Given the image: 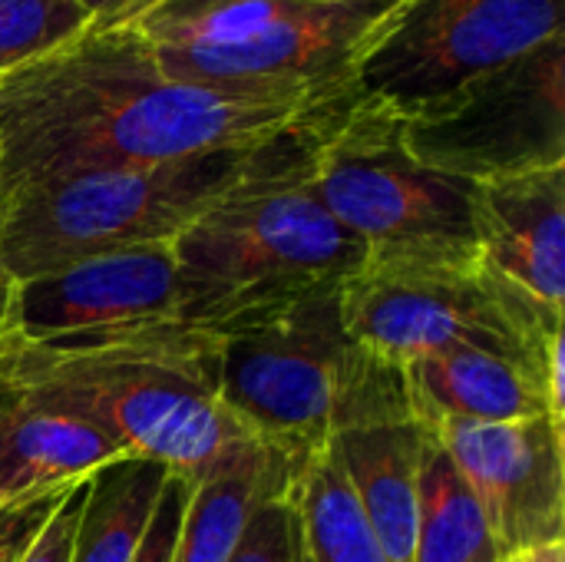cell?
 Masks as SVG:
<instances>
[{
    "label": "cell",
    "mask_w": 565,
    "mask_h": 562,
    "mask_svg": "<svg viewBox=\"0 0 565 562\" xmlns=\"http://www.w3.org/2000/svg\"><path fill=\"white\" fill-rule=\"evenodd\" d=\"M0 381L40 407L83 417L129 457L199 484L258 441L218 397V335L185 321L53 344L13 341Z\"/></svg>",
    "instance_id": "cell-2"
},
{
    "label": "cell",
    "mask_w": 565,
    "mask_h": 562,
    "mask_svg": "<svg viewBox=\"0 0 565 562\" xmlns=\"http://www.w3.org/2000/svg\"><path fill=\"white\" fill-rule=\"evenodd\" d=\"M3 209H7V195H3V182H0V219H3Z\"/></svg>",
    "instance_id": "cell-31"
},
{
    "label": "cell",
    "mask_w": 565,
    "mask_h": 562,
    "mask_svg": "<svg viewBox=\"0 0 565 562\" xmlns=\"http://www.w3.org/2000/svg\"><path fill=\"white\" fill-rule=\"evenodd\" d=\"M189 494H192V484L179 474H172L166 480V490L159 497V507L152 513V523L142 537V547L136 553L132 562H169L172 560V547H175V537H179V523H182V513H185V503H189Z\"/></svg>",
    "instance_id": "cell-24"
},
{
    "label": "cell",
    "mask_w": 565,
    "mask_h": 562,
    "mask_svg": "<svg viewBox=\"0 0 565 562\" xmlns=\"http://www.w3.org/2000/svg\"><path fill=\"white\" fill-rule=\"evenodd\" d=\"M10 291H13V282L7 275H0V354L17 341L13 318H10Z\"/></svg>",
    "instance_id": "cell-26"
},
{
    "label": "cell",
    "mask_w": 565,
    "mask_h": 562,
    "mask_svg": "<svg viewBox=\"0 0 565 562\" xmlns=\"http://www.w3.org/2000/svg\"><path fill=\"white\" fill-rule=\"evenodd\" d=\"M414 562H510L467 480L434 434L427 437L417 477Z\"/></svg>",
    "instance_id": "cell-19"
},
{
    "label": "cell",
    "mask_w": 565,
    "mask_h": 562,
    "mask_svg": "<svg viewBox=\"0 0 565 562\" xmlns=\"http://www.w3.org/2000/svg\"><path fill=\"white\" fill-rule=\"evenodd\" d=\"M298 562H305V556H301V553H298Z\"/></svg>",
    "instance_id": "cell-32"
},
{
    "label": "cell",
    "mask_w": 565,
    "mask_h": 562,
    "mask_svg": "<svg viewBox=\"0 0 565 562\" xmlns=\"http://www.w3.org/2000/svg\"><path fill=\"white\" fill-rule=\"evenodd\" d=\"M70 487L33 497V500H23V503H13V507H0V553L10 550V547L30 543L40 533V527L46 523V517L53 513V507L66 497Z\"/></svg>",
    "instance_id": "cell-25"
},
{
    "label": "cell",
    "mask_w": 565,
    "mask_h": 562,
    "mask_svg": "<svg viewBox=\"0 0 565 562\" xmlns=\"http://www.w3.org/2000/svg\"><path fill=\"white\" fill-rule=\"evenodd\" d=\"M411 417L424 427L437 424H513L553 417L565 424L563 351L550 368L480 351L454 348L404 368Z\"/></svg>",
    "instance_id": "cell-13"
},
{
    "label": "cell",
    "mask_w": 565,
    "mask_h": 562,
    "mask_svg": "<svg viewBox=\"0 0 565 562\" xmlns=\"http://www.w3.org/2000/svg\"><path fill=\"white\" fill-rule=\"evenodd\" d=\"M565 33V0H407L364 50L354 89L411 116Z\"/></svg>",
    "instance_id": "cell-9"
},
{
    "label": "cell",
    "mask_w": 565,
    "mask_h": 562,
    "mask_svg": "<svg viewBox=\"0 0 565 562\" xmlns=\"http://www.w3.org/2000/svg\"><path fill=\"white\" fill-rule=\"evenodd\" d=\"M516 562H565L563 543H553V547H540L526 556H516Z\"/></svg>",
    "instance_id": "cell-29"
},
{
    "label": "cell",
    "mask_w": 565,
    "mask_h": 562,
    "mask_svg": "<svg viewBox=\"0 0 565 562\" xmlns=\"http://www.w3.org/2000/svg\"><path fill=\"white\" fill-rule=\"evenodd\" d=\"M401 119L417 162L467 182L565 166V33Z\"/></svg>",
    "instance_id": "cell-8"
},
{
    "label": "cell",
    "mask_w": 565,
    "mask_h": 562,
    "mask_svg": "<svg viewBox=\"0 0 565 562\" xmlns=\"http://www.w3.org/2000/svg\"><path fill=\"white\" fill-rule=\"evenodd\" d=\"M321 99L172 79L136 26H89L0 76L3 195L255 146Z\"/></svg>",
    "instance_id": "cell-1"
},
{
    "label": "cell",
    "mask_w": 565,
    "mask_h": 562,
    "mask_svg": "<svg viewBox=\"0 0 565 562\" xmlns=\"http://www.w3.org/2000/svg\"><path fill=\"white\" fill-rule=\"evenodd\" d=\"M218 397L262 447L298 467L348 431L414 421L404 371L344 328L341 288L218 331Z\"/></svg>",
    "instance_id": "cell-4"
},
{
    "label": "cell",
    "mask_w": 565,
    "mask_h": 562,
    "mask_svg": "<svg viewBox=\"0 0 565 562\" xmlns=\"http://www.w3.org/2000/svg\"><path fill=\"white\" fill-rule=\"evenodd\" d=\"M30 543H33V540H30ZM30 543H20V547H10V550H3V553H0V562H17L20 560V553H23Z\"/></svg>",
    "instance_id": "cell-30"
},
{
    "label": "cell",
    "mask_w": 565,
    "mask_h": 562,
    "mask_svg": "<svg viewBox=\"0 0 565 562\" xmlns=\"http://www.w3.org/2000/svg\"><path fill=\"white\" fill-rule=\"evenodd\" d=\"M563 427L553 417L427 427L467 480L507 560L563 543Z\"/></svg>",
    "instance_id": "cell-11"
},
{
    "label": "cell",
    "mask_w": 565,
    "mask_h": 562,
    "mask_svg": "<svg viewBox=\"0 0 565 562\" xmlns=\"http://www.w3.org/2000/svg\"><path fill=\"white\" fill-rule=\"evenodd\" d=\"M341 321L358 344L397 371L454 348L550 368L565 348V315L497 275L483 255L444 262L367 258L341 285Z\"/></svg>",
    "instance_id": "cell-7"
},
{
    "label": "cell",
    "mask_w": 565,
    "mask_h": 562,
    "mask_svg": "<svg viewBox=\"0 0 565 562\" xmlns=\"http://www.w3.org/2000/svg\"><path fill=\"white\" fill-rule=\"evenodd\" d=\"M129 457L96 424L50 411L0 381V507H13L86 480Z\"/></svg>",
    "instance_id": "cell-15"
},
{
    "label": "cell",
    "mask_w": 565,
    "mask_h": 562,
    "mask_svg": "<svg viewBox=\"0 0 565 562\" xmlns=\"http://www.w3.org/2000/svg\"><path fill=\"white\" fill-rule=\"evenodd\" d=\"M483 262L540 305L565 308V166L477 182Z\"/></svg>",
    "instance_id": "cell-14"
},
{
    "label": "cell",
    "mask_w": 565,
    "mask_h": 562,
    "mask_svg": "<svg viewBox=\"0 0 565 562\" xmlns=\"http://www.w3.org/2000/svg\"><path fill=\"white\" fill-rule=\"evenodd\" d=\"M427 437L430 431L424 424L394 421L348 431L328 447L387 562H414L417 477Z\"/></svg>",
    "instance_id": "cell-16"
},
{
    "label": "cell",
    "mask_w": 565,
    "mask_h": 562,
    "mask_svg": "<svg viewBox=\"0 0 565 562\" xmlns=\"http://www.w3.org/2000/svg\"><path fill=\"white\" fill-rule=\"evenodd\" d=\"M86 480H79L66 490V497L53 507V513L46 517V523L40 527V533L33 537V543L20 553L17 562H70L76 520H79V510L86 500Z\"/></svg>",
    "instance_id": "cell-23"
},
{
    "label": "cell",
    "mask_w": 565,
    "mask_h": 562,
    "mask_svg": "<svg viewBox=\"0 0 565 562\" xmlns=\"http://www.w3.org/2000/svg\"><path fill=\"white\" fill-rule=\"evenodd\" d=\"M301 537L288 494L265 500L245 523L228 562H298Z\"/></svg>",
    "instance_id": "cell-22"
},
{
    "label": "cell",
    "mask_w": 565,
    "mask_h": 562,
    "mask_svg": "<svg viewBox=\"0 0 565 562\" xmlns=\"http://www.w3.org/2000/svg\"><path fill=\"white\" fill-rule=\"evenodd\" d=\"M298 464L255 447L232 467L192 484L169 562H228L248 517L271 497L291 490Z\"/></svg>",
    "instance_id": "cell-17"
},
{
    "label": "cell",
    "mask_w": 565,
    "mask_h": 562,
    "mask_svg": "<svg viewBox=\"0 0 565 562\" xmlns=\"http://www.w3.org/2000/svg\"><path fill=\"white\" fill-rule=\"evenodd\" d=\"M407 0H301L278 26L222 50L152 46L172 79L334 99L354 89L371 40Z\"/></svg>",
    "instance_id": "cell-10"
},
{
    "label": "cell",
    "mask_w": 565,
    "mask_h": 562,
    "mask_svg": "<svg viewBox=\"0 0 565 562\" xmlns=\"http://www.w3.org/2000/svg\"><path fill=\"white\" fill-rule=\"evenodd\" d=\"M324 103L265 139L252 176L172 242L185 325L218 335L341 288L367 262L311 189Z\"/></svg>",
    "instance_id": "cell-3"
},
{
    "label": "cell",
    "mask_w": 565,
    "mask_h": 562,
    "mask_svg": "<svg viewBox=\"0 0 565 562\" xmlns=\"http://www.w3.org/2000/svg\"><path fill=\"white\" fill-rule=\"evenodd\" d=\"M295 507L305 562H387L354 490L324 450L295 470Z\"/></svg>",
    "instance_id": "cell-20"
},
{
    "label": "cell",
    "mask_w": 565,
    "mask_h": 562,
    "mask_svg": "<svg viewBox=\"0 0 565 562\" xmlns=\"http://www.w3.org/2000/svg\"><path fill=\"white\" fill-rule=\"evenodd\" d=\"M169 477V467L142 457H119L89 474L70 562L136 560Z\"/></svg>",
    "instance_id": "cell-18"
},
{
    "label": "cell",
    "mask_w": 565,
    "mask_h": 562,
    "mask_svg": "<svg viewBox=\"0 0 565 562\" xmlns=\"http://www.w3.org/2000/svg\"><path fill=\"white\" fill-rule=\"evenodd\" d=\"M262 142L23 189L0 219V275L26 282L122 248L172 245L255 169Z\"/></svg>",
    "instance_id": "cell-5"
},
{
    "label": "cell",
    "mask_w": 565,
    "mask_h": 562,
    "mask_svg": "<svg viewBox=\"0 0 565 562\" xmlns=\"http://www.w3.org/2000/svg\"><path fill=\"white\" fill-rule=\"evenodd\" d=\"M89 26L93 20L76 0H0V76Z\"/></svg>",
    "instance_id": "cell-21"
},
{
    "label": "cell",
    "mask_w": 565,
    "mask_h": 562,
    "mask_svg": "<svg viewBox=\"0 0 565 562\" xmlns=\"http://www.w3.org/2000/svg\"><path fill=\"white\" fill-rule=\"evenodd\" d=\"M10 318L20 344L182 321V285L172 245L106 252L60 272L13 282Z\"/></svg>",
    "instance_id": "cell-12"
},
{
    "label": "cell",
    "mask_w": 565,
    "mask_h": 562,
    "mask_svg": "<svg viewBox=\"0 0 565 562\" xmlns=\"http://www.w3.org/2000/svg\"><path fill=\"white\" fill-rule=\"evenodd\" d=\"M166 0H129L119 13H116V20L109 23V26H132L136 20H142L146 13H152L156 7H162ZM103 30V26H99Z\"/></svg>",
    "instance_id": "cell-28"
},
{
    "label": "cell",
    "mask_w": 565,
    "mask_h": 562,
    "mask_svg": "<svg viewBox=\"0 0 565 562\" xmlns=\"http://www.w3.org/2000/svg\"><path fill=\"white\" fill-rule=\"evenodd\" d=\"M76 3L89 13L93 26L99 30V26H109V23L116 20V13H119L129 0H76Z\"/></svg>",
    "instance_id": "cell-27"
},
{
    "label": "cell",
    "mask_w": 565,
    "mask_h": 562,
    "mask_svg": "<svg viewBox=\"0 0 565 562\" xmlns=\"http://www.w3.org/2000/svg\"><path fill=\"white\" fill-rule=\"evenodd\" d=\"M510 562H516V560H510Z\"/></svg>",
    "instance_id": "cell-33"
},
{
    "label": "cell",
    "mask_w": 565,
    "mask_h": 562,
    "mask_svg": "<svg viewBox=\"0 0 565 562\" xmlns=\"http://www.w3.org/2000/svg\"><path fill=\"white\" fill-rule=\"evenodd\" d=\"M401 126L394 109L358 89L328 99L311 162L315 195L374 262L480 258L477 182L417 162Z\"/></svg>",
    "instance_id": "cell-6"
}]
</instances>
